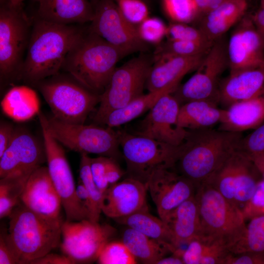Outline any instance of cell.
<instances>
[{
    "instance_id": "obj_17",
    "label": "cell",
    "mask_w": 264,
    "mask_h": 264,
    "mask_svg": "<svg viewBox=\"0 0 264 264\" xmlns=\"http://www.w3.org/2000/svg\"><path fill=\"white\" fill-rule=\"evenodd\" d=\"M146 186L159 217L162 220L180 204L194 196L197 188L173 168L154 171L149 178Z\"/></svg>"
},
{
    "instance_id": "obj_5",
    "label": "cell",
    "mask_w": 264,
    "mask_h": 264,
    "mask_svg": "<svg viewBox=\"0 0 264 264\" xmlns=\"http://www.w3.org/2000/svg\"><path fill=\"white\" fill-rule=\"evenodd\" d=\"M195 197L203 234L222 240L229 248L246 227L241 209L207 182L197 187Z\"/></svg>"
},
{
    "instance_id": "obj_8",
    "label": "cell",
    "mask_w": 264,
    "mask_h": 264,
    "mask_svg": "<svg viewBox=\"0 0 264 264\" xmlns=\"http://www.w3.org/2000/svg\"><path fill=\"white\" fill-rule=\"evenodd\" d=\"M152 64L153 60L141 55L116 67L100 95L99 106L93 118L96 123L102 124L110 113L143 94Z\"/></svg>"
},
{
    "instance_id": "obj_46",
    "label": "cell",
    "mask_w": 264,
    "mask_h": 264,
    "mask_svg": "<svg viewBox=\"0 0 264 264\" xmlns=\"http://www.w3.org/2000/svg\"><path fill=\"white\" fill-rule=\"evenodd\" d=\"M224 264H264V251L230 253Z\"/></svg>"
},
{
    "instance_id": "obj_27",
    "label": "cell",
    "mask_w": 264,
    "mask_h": 264,
    "mask_svg": "<svg viewBox=\"0 0 264 264\" xmlns=\"http://www.w3.org/2000/svg\"><path fill=\"white\" fill-rule=\"evenodd\" d=\"M247 6V0H225L205 15L199 28L214 42L240 21Z\"/></svg>"
},
{
    "instance_id": "obj_24",
    "label": "cell",
    "mask_w": 264,
    "mask_h": 264,
    "mask_svg": "<svg viewBox=\"0 0 264 264\" xmlns=\"http://www.w3.org/2000/svg\"><path fill=\"white\" fill-rule=\"evenodd\" d=\"M37 18L61 24L90 22L94 15L88 0H40Z\"/></svg>"
},
{
    "instance_id": "obj_23",
    "label": "cell",
    "mask_w": 264,
    "mask_h": 264,
    "mask_svg": "<svg viewBox=\"0 0 264 264\" xmlns=\"http://www.w3.org/2000/svg\"><path fill=\"white\" fill-rule=\"evenodd\" d=\"M205 54L190 56L165 55L153 57V64L146 83V88L150 92L169 86H178L184 75L197 69Z\"/></svg>"
},
{
    "instance_id": "obj_20",
    "label": "cell",
    "mask_w": 264,
    "mask_h": 264,
    "mask_svg": "<svg viewBox=\"0 0 264 264\" xmlns=\"http://www.w3.org/2000/svg\"><path fill=\"white\" fill-rule=\"evenodd\" d=\"M147 191L144 183L127 177L110 185L104 193L102 212L115 220L140 211H148Z\"/></svg>"
},
{
    "instance_id": "obj_48",
    "label": "cell",
    "mask_w": 264,
    "mask_h": 264,
    "mask_svg": "<svg viewBox=\"0 0 264 264\" xmlns=\"http://www.w3.org/2000/svg\"><path fill=\"white\" fill-rule=\"evenodd\" d=\"M16 128L7 122H1L0 125V156L9 145L15 133Z\"/></svg>"
},
{
    "instance_id": "obj_16",
    "label": "cell",
    "mask_w": 264,
    "mask_h": 264,
    "mask_svg": "<svg viewBox=\"0 0 264 264\" xmlns=\"http://www.w3.org/2000/svg\"><path fill=\"white\" fill-rule=\"evenodd\" d=\"M180 106L172 93L163 95L149 110L136 134L173 146H179L188 132L178 124Z\"/></svg>"
},
{
    "instance_id": "obj_19",
    "label": "cell",
    "mask_w": 264,
    "mask_h": 264,
    "mask_svg": "<svg viewBox=\"0 0 264 264\" xmlns=\"http://www.w3.org/2000/svg\"><path fill=\"white\" fill-rule=\"evenodd\" d=\"M227 44L230 71L258 65L264 62V44L251 18L241 19Z\"/></svg>"
},
{
    "instance_id": "obj_38",
    "label": "cell",
    "mask_w": 264,
    "mask_h": 264,
    "mask_svg": "<svg viewBox=\"0 0 264 264\" xmlns=\"http://www.w3.org/2000/svg\"><path fill=\"white\" fill-rule=\"evenodd\" d=\"M100 264H135L137 261L122 242L110 241L97 260Z\"/></svg>"
},
{
    "instance_id": "obj_29",
    "label": "cell",
    "mask_w": 264,
    "mask_h": 264,
    "mask_svg": "<svg viewBox=\"0 0 264 264\" xmlns=\"http://www.w3.org/2000/svg\"><path fill=\"white\" fill-rule=\"evenodd\" d=\"M217 105L205 100L181 105L178 115V125L186 130L211 128L219 123L221 117L222 109H219Z\"/></svg>"
},
{
    "instance_id": "obj_7",
    "label": "cell",
    "mask_w": 264,
    "mask_h": 264,
    "mask_svg": "<svg viewBox=\"0 0 264 264\" xmlns=\"http://www.w3.org/2000/svg\"><path fill=\"white\" fill-rule=\"evenodd\" d=\"M116 132L126 163L128 177L139 180L146 185L149 178L154 171L174 168L179 146H173L124 131Z\"/></svg>"
},
{
    "instance_id": "obj_32",
    "label": "cell",
    "mask_w": 264,
    "mask_h": 264,
    "mask_svg": "<svg viewBox=\"0 0 264 264\" xmlns=\"http://www.w3.org/2000/svg\"><path fill=\"white\" fill-rule=\"evenodd\" d=\"M178 86H169L160 90L149 91L133 99L125 107L110 113L102 124L112 128L125 124L149 111L163 95L173 93Z\"/></svg>"
},
{
    "instance_id": "obj_51",
    "label": "cell",
    "mask_w": 264,
    "mask_h": 264,
    "mask_svg": "<svg viewBox=\"0 0 264 264\" xmlns=\"http://www.w3.org/2000/svg\"><path fill=\"white\" fill-rule=\"evenodd\" d=\"M224 0H195L198 14L202 13L206 15L216 8Z\"/></svg>"
},
{
    "instance_id": "obj_30",
    "label": "cell",
    "mask_w": 264,
    "mask_h": 264,
    "mask_svg": "<svg viewBox=\"0 0 264 264\" xmlns=\"http://www.w3.org/2000/svg\"><path fill=\"white\" fill-rule=\"evenodd\" d=\"M114 220L165 246L173 254L178 249L175 245L172 233L166 223L161 218L150 214L148 211H140Z\"/></svg>"
},
{
    "instance_id": "obj_56",
    "label": "cell",
    "mask_w": 264,
    "mask_h": 264,
    "mask_svg": "<svg viewBox=\"0 0 264 264\" xmlns=\"http://www.w3.org/2000/svg\"><path fill=\"white\" fill-rule=\"evenodd\" d=\"M90 2L93 6L95 7L96 4L99 2L100 0H89Z\"/></svg>"
},
{
    "instance_id": "obj_43",
    "label": "cell",
    "mask_w": 264,
    "mask_h": 264,
    "mask_svg": "<svg viewBox=\"0 0 264 264\" xmlns=\"http://www.w3.org/2000/svg\"><path fill=\"white\" fill-rule=\"evenodd\" d=\"M121 14L130 23L137 26L149 17V9L142 0H113Z\"/></svg>"
},
{
    "instance_id": "obj_42",
    "label": "cell",
    "mask_w": 264,
    "mask_h": 264,
    "mask_svg": "<svg viewBox=\"0 0 264 264\" xmlns=\"http://www.w3.org/2000/svg\"><path fill=\"white\" fill-rule=\"evenodd\" d=\"M166 36L168 40L193 41L212 44L200 28H196L188 23L172 22L168 25Z\"/></svg>"
},
{
    "instance_id": "obj_28",
    "label": "cell",
    "mask_w": 264,
    "mask_h": 264,
    "mask_svg": "<svg viewBox=\"0 0 264 264\" xmlns=\"http://www.w3.org/2000/svg\"><path fill=\"white\" fill-rule=\"evenodd\" d=\"M230 253L223 241L202 234L187 244L181 258L184 264H224Z\"/></svg>"
},
{
    "instance_id": "obj_18",
    "label": "cell",
    "mask_w": 264,
    "mask_h": 264,
    "mask_svg": "<svg viewBox=\"0 0 264 264\" xmlns=\"http://www.w3.org/2000/svg\"><path fill=\"white\" fill-rule=\"evenodd\" d=\"M46 160L44 147L27 130L16 129L6 150L0 156V177L22 172L31 173Z\"/></svg>"
},
{
    "instance_id": "obj_33",
    "label": "cell",
    "mask_w": 264,
    "mask_h": 264,
    "mask_svg": "<svg viewBox=\"0 0 264 264\" xmlns=\"http://www.w3.org/2000/svg\"><path fill=\"white\" fill-rule=\"evenodd\" d=\"M122 242L136 260L144 264H155L171 252L165 246L128 227L123 233Z\"/></svg>"
},
{
    "instance_id": "obj_39",
    "label": "cell",
    "mask_w": 264,
    "mask_h": 264,
    "mask_svg": "<svg viewBox=\"0 0 264 264\" xmlns=\"http://www.w3.org/2000/svg\"><path fill=\"white\" fill-rule=\"evenodd\" d=\"M79 166V178L88 192L93 202L96 213L100 218L102 213L101 206L104 193L96 185L90 170V158L88 154H80Z\"/></svg>"
},
{
    "instance_id": "obj_3",
    "label": "cell",
    "mask_w": 264,
    "mask_h": 264,
    "mask_svg": "<svg viewBox=\"0 0 264 264\" xmlns=\"http://www.w3.org/2000/svg\"><path fill=\"white\" fill-rule=\"evenodd\" d=\"M126 54L88 30L66 56L62 69L81 85L100 95L116 65Z\"/></svg>"
},
{
    "instance_id": "obj_1",
    "label": "cell",
    "mask_w": 264,
    "mask_h": 264,
    "mask_svg": "<svg viewBox=\"0 0 264 264\" xmlns=\"http://www.w3.org/2000/svg\"><path fill=\"white\" fill-rule=\"evenodd\" d=\"M86 32L77 24H61L37 18L19 75L35 85L57 75L66 55Z\"/></svg>"
},
{
    "instance_id": "obj_12",
    "label": "cell",
    "mask_w": 264,
    "mask_h": 264,
    "mask_svg": "<svg viewBox=\"0 0 264 264\" xmlns=\"http://www.w3.org/2000/svg\"><path fill=\"white\" fill-rule=\"evenodd\" d=\"M228 66L227 45L222 38L216 40L203 57L196 72L172 93L179 104L205 100L218 103L220 76Z\"/></svg>"
},
{
    "instance_id": "obj_31",
    "label": "cell",
    "mask_w": 264,
    "mask_h": 264,
    "mask_svg": "<svg viewBox=\"0 0 264 264\" xmlns=\"http://www.w3.org/2000/svg\"><path fill=\"white\" fill-rule=\"evenodd\" d=\"M3 112L18 122L28 120L40 112V101L36 91L26 86L9 89L1 102Z\"/></svg>"
},
{
    "instance_id": "obj_40",
    "label": "cell",
    "mask_w": 264,
    "mask_h": 264,
    "mask_svg": "<svg viewBox=\"0 0 264 264\" xmlns=\"http://www.w3.org/2000/svg\"><path fill=\"white\" fill-rule=\"evenodd\" d=\"M138 37L146 44L158 45L166 36L168 25L160 18L148 17L136 26Z\"/></svg>"
},
{
    "instance_id": "obj_21",
    "label": "cell",
    "mask_w": 264,
    "mask_h": 264,
    "mask_svg": "<svg viewBox=\"0 0 264 264\" xmlns=\"http://www.w3.org/2000/svg\"><path fill=\"white\" fill-rule=\"evenodd\" d=\"M264 97V62L230 71L220 83L218 103L225 108L239 101Z\"/></svg>"
},
{
    "instance_id": "obj_26",
    "label": "cell",
    "mask_w": 264,
    "mask_h": 264,
    "mask_svg": "<svg viewBox=\"0 0 264 264\" xmlns=\"http://www.w3.org/2000/svg\"><path fill=\"white\" fill-rule=\"evenodd\" d=\"M163 220L170 229L177 248L203 234L195 196L180 204Z\"/></svg>"
},
{
    "instance_id": "obj_49",
    "label": "cell",
    "mask_w": 264,
    "mask_h": 264,
    "mask_svg": "<svg viewBox=\"0 0 264 264\" xmlns=\"http://www.w3.org/2000/svg\"><path fill=\"white\" fill-rule=\"evenodd\" d=\"M30 264H73L72 262L64 254L50 252L32 261Z\"/></svg>"
},
{
    "instance_id": "obj_37",
    "label": "cell",
    "mask_w": 264,
    "mask_h": 264,
    "mask_svg": "<svg viewBox=\"0 0 264 264\" xmlns=\"http://www.w3.org/2000/svg\"><path fill=\"white\" fill-rule=\"evenodd\" d=\"M163 9L174 22L188 23L198 14L195 0H161Z\"/></svg>"
},
{
    "instance_id": "obj_44",
    "label": "cell",
    "mask_w": 264,
    "mask_h": 264,
    "mask_svg": "<svg viewBox=\"0 0 264 264\" xmlns=\"http://www.w3.org/2000/svg\"><path fill=\"white\" fill-rule=\"evenodd\" d=\"M245 220L264 215V179L260 180L255 190L242 209Z\"/></svg>"
},
{
    "instance_id": "obj_50",
    "label": "cell",
    "mask_w": 264,
    "mask_h": 264,
    "mask_svg": "<svg viewBox=\"0 0 264 264\" xmlns=\"http://www.w3.org/2000/svg\"><path fill=\"white\" fill-rule=\"evenodd\" d=\"M116 160L113 158H111L106 173V178L109 186L118 182L125 174Z\"/></svg>"
},
{
    "instance_id": "obj_10",
    "label": "cell",
    "mask_w": 264,
    "mask_h": 264,
    "mask_svg": "<svg viewBox=\"0 0 264 264\" xmlns=\"http://www.w3.org/2000/svg\"><path fill=\"white\" fill-rule=\"evenodd\" d=\"M43 137L47 169L53 184L61 198L66 220H88V213L79 203L76 194L73 174L62 145L50 133L46 116L41 111L38 114Z\"/></svg>"
},
{
    "instance_id": "obj_55",
    "label": "cell",
    "mask_w": 264,
    "mask_h": 264,
    "mask_svg": "<svg viewBox=\"0 0 264 264\" xmlns=\"http://www.w3.org/2000/svg\"><path fill=\"white\" fill-rule=\"evenodd\" d=\"M25 0H9V3L14 7H21L22 6V2ZM39 2L40 0H33Z\"/></svg>"
},
{
    "instance_id": "obj_54",
    "label": "cell",
    "mask_w": 264,
    "mask_h": 264,
    "mask_svg": "<svg viewBox=\"0 0 264 264\" xmlns=\"http://www.w3.org/2000/svg\"><path fill=\"white\" fill-rule=\"evenodd\" d=\"M250 159L264 179V154L254 156Z\"/></svg>"
},
{
    "instance_id": "obj_15",
    "label": "cell",
    "mask_w": 264,
    "mask_h": 264,
    "mask_svg": "<svg viewBox=\"0 0 264 264\" xmlns=\"http://www.w3.org/2000/svg\"><path fill=\"white\" fill-rule=\"evenodd\" d=\"M94 7L89 31L122 50L126 55L147 48V44L138 37L136 26L124 18L113 0H100Z\"/></svg>"
},
{
    "instance_id": "obj_6",
    "label": "cell",
    "mask_w": 264,
    "mask_h": 264,
    "mask_svg": "<svg viewBox=\"0 0 264 264\" xmlns=\"http://www.w3.org/2000/svg\"><path fill=\"white\" fill-rule=\"evenodd\" d=\"M58 74L34 85L42 93L54 117L68 123L84 124L88 114L99 103L100 95L71 76L68 78Z\"/></svg>"
},
{
    "instance_id": "obj_9",
    "label": "cell",
    "mask_w": 264,
    "mask_h": 264,
    "mask_svg": "<svg viewBox=\"0 0 264 264\" xmlns=\"http://www.w3.org/2000/svg\"><path fill=\"white\" fill-rule=\"evenodd\" d=\"M51 135L62 145L81 154H94L117 159L123 156L116 131L107 127L71 124L46 117Z\"/></svg>"
},
{
    "instance_id": "obj_14",
    "label": "cell",
    "mask_w": 264,
    "mask_h": 264,
    "mask_svg": "<svg viewBox=\"0 0 264 264\" xmlns=\"http://www.w3.org/2000/svg\"><path fill=\"white\" fill-rule=\"evenodd\" d=\"M263 178L252 160L235 151L206 182L240 209Z\"/></svg>"
},
{
    "instance_id": "obj_25",
    "label": "cell",
    "mask_w": 264,
    "mask_h": 264,
    "mask_svg": "<svg viewBox=\"0 0 264 264\" xmlns=\"http://www.w3.org/2000/svg\"><path fill=\"white\" fill-rule=\"evenodd\" d=\"M264 122V97L237 102L222 109L218 129L234 132L255 129Z\"/></svg>"
},
{
    "instance_id": "obj_13",
    "label": "cell",
    "mask_w": 264,
    "mask_h": 264,
    "mask_svg": "<svg viewBox=\"0 0 264 264\" xmlns=\"http://www.w3.org/2000/svg\"><path fill=\"white\" fill-rule=\"evenodd\" d=\"M116 229L107 224L88 220L63 222L60 248L73 263L89 264L97 260L105 245L110 241Z\"/></svg>"
},
{
    "instance_id": "obj_22",
    "label": "cell",
    "mask_w": 264,
    "mask_h": 264,
    "mask_svg": "<svg viewBox=\"0 0 264 264\" xmlns=\"http://www.w3.org/2000/svg\"><path fill=\"white\" fill-rule=\"evenodd\" d=\"M20 201L27 208L42 215L60 217L61 198L53 184L47 167L41 166L30 174Z\"/></svg>"
},
{
    "instance_id": "obj_45",
    "label": "cell",
    "mask_w": 264,
    "mask_h": 264,
    "mask_svg": "<svg viewBox=\"0 0 264 264\" xmlns=\"http://www.w3.org/2000/svg\"><path fill=\"white\" fill-rule=\"evenodd\" d=\"M111 158L100 155L90 158V166L93 179L98 188L103 193L109 187L106 178V173Z\"/></svg>"
},
{
    "instance_id": "obj_52",
    "label": "cell",
    "mask_w": 264,
    "mask_h": 264,
    "mask_svg": "<svg viewBox=\"0 0 264 264\" xmlns=\"http://www.w3.org/2000/svg\"><path fill=\"white\" fill-rule=\"evenodd\" d=\"M251 19L264 44V8L261 7Z\"/></svg>"
},
{
    "instance_id": "obj_57",
    "label": "cell",
    "mask_w": 264,
    "mask_h": 264,
    "mask_svg": "<svg viewBox=\"0 0 264 264\" xmlns=\"http://www.w3.org/2000/svg\"><path fill=\"white\" fill-rule=\"evenodd\" d=\"M261 7L264 8V0H261Z\"/></svg>"
},
{
    "instance_id": "obj_53",
    "label": "cell",
    "mask_w": 264,
    "mask_h": 264,
    "mask_svg": "<svg viewBox=\"0 0 264 264\" xmlns=\"http://www.w3.org/2000/svg\"><path fill=\"white\" fill-rule=\"evenodd\" d=\"M155 264H184V262L180 257L172 254L171 256L162 258Z\"/></svg>"
},
{
    "instance_id": "obj_41",
    "label": "cell",
    "mask_w": 264,
    "mask_h": 264,
    "mask_svg": "<svg viewBox=\"0 0 264 264\" xmlns=\"http://www.w3.org/2000/svg\"><path fill=\"white\" fill-rule=\"evenodd\" d=\"M237 151L251 158L264 154V122L240 139Z\"/></svg>"
},
{
    "instance_id": "obj_2",
    "label": "cell",
    "mask_w": 264,
    "mask_h": 264,
    "mask_svg": "<svg viewBox=\"0 0 264 264\" xmlns=\"http://www.w3.org/2000/svg\"><path fill=\"white\" fill-rule=\"evenodd\" d=\"M187 131L173 169L197 187L236 151L242 134L212 128Z\"/></svg>"
},
{
    "instance_id": "obj_4",
    "label": "cell",
    "mask_w": 264,
    "mask_h": 264,
    "mask_svg": "<svg viewBox=\"0 0 264 264\" xmlns=\"http://www.w3.org/2000/svg\"><path fill=\"white\" fill-rule=\"evenodd\" d=\"M9 240L20 264H27L60 245L63 221L61 217H46L21 202L9 216Z\"/></svg>"
},
{
    "instance_id": "obj_35",
    "label": "cell",
    "mask_w": 264,
    "mask_h": 264,
    "mask_svg": "<svg viewBox=\"0 0 264 264\" xmlns=\"http://www.w3.org/2000/svg\"><path fill=\"white\" fill-rule=\"evenodd\" d=\"M229 250L233 254L264 251V215L249 220L244 232Z\"/></svg>"
},
{
    "instance_id": "obj_47",
    "label": "cell",
    "mask_w": 264,
    "mask_h": 264,
    "mask_svg": "<svg viewBox=\"0 0 264 264\" xmlns=\"http://www.w3.org/2000/svg\"><path fill=\"white\" fill-rule=\"evenodd\" d=\"M0 264H20L7 232L0 235Z\"/></svg>"
},
{
    "instance_id": "obj_34",
    "label": "cell",
    "mask_w": 264,
    "mask_h": 264,
    "mask_svg": "<svg viewBox=\"0 0 264 264\" xmlns=\"http://www.w3.org/2000/svg\"><path fill=\"white\" fill-rule=\"evenodd\" d=\"M31 173H15L0 178V219L9 217L14 208L19 203L27 179Z\"/></svg>"
},
{
    "instance_id": "obj_11",
    "label": "cell",
    "mask_w": 264,
    "mask_h": 264,
    "mask_svg": "<svg viewBox=\"0 0 264 264\" xmlns=\"http://www.w3.org/2000/svg\"><path fill=\"white\" fill-rule=\"evenodd\" d=\"M30 21L22 6L8 2L0 10V73L7 78L19 73L31 30Z\"/></svg>"
},
{
    "instance_id": "obj_36",
    "label": "cell",
    "mask_w": 264,
    "mask_h": 264,
    "mask_svg": "<svg viewBox=\"0 0 264 264\" xmlns=\"http://www.w3.org/2000/svg\"><path fill=\"white\" fill-rule=\"evenodd\" d=\"M213 44L168 40L157 45L153 57L165 55L190 56L204 54L207 52Z\"/></svg>"
}]
</instances>
